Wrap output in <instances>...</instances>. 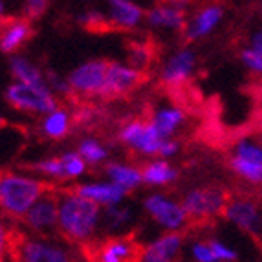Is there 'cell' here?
I'll use <instances>...</instances> for the list:
<instances>
[{"label":"cell","mask_w":262,"mask_h":262,"mask_svg":"<svg viewBox=\"0 0 262 262\" xmlns=\"http://www.w3.org/2000/svg\"><path fill=\"white\" fill-rule=\"evenodd\" d=\"M229 167L233 169L236 176H241L242 180L249 182L253 185H262V165L255 162H248V160H242V158L231 156L229 160Z\"/></svg>","instance_id":"27"},{"label":"cell","mask_w":262,"mask_h":262,"mask_svg":"<svg viewBox=\"0 0 262 262\" xmlns=\"http://www.w3.org/2000/svg\"><path fill=\"white\" fill-rule=\"evenodd\" d=\"M9 255H11V253H9ZM4 262H20V260H18V258L15 257V255H11L9 258H4Z\"/></svg>","instance_id":"40"},{"label":"cell","mask_w":262,"mask_h":262,"mask_svg":"<svg viewBox=\"0 0 262 262\" xmlns=\"http://www.w3.org/2000/svg\"><path fill=\"white\" fill-rule=\"evenodd\" d=\"M224 18V6L222 4H207L200 8L196 13L192 15L191 20L187 22V28L184 30V39L192 42V40L204 39L209 33H213L214 28L219 26Z\"/></svg>","instance_id":"15"},{"label":"cell","mask_w":262,"mask_h":262,"mask_svg":"<svg viewBox=\"0 0 262 262\" xmlns=\"http://www.w3.org/2000/svg\"><path fill=\"white\" fill-rule=\"evenodd\" d=\"M260 9H262V4H260Z\"/></svg>","instance_id":"41"},{"label":"cell","mask_w":262,"mask_h":262,"mask_svg":"<svg viewBox=\"0 0 262 262\" xmlns=\"http://www.w3.org/2000/svg\"><path fill=\"white\" fill-rule=\"evenodd\" d=\"M52 0H24V17L28 20H37L42 17L50 8Z\"/></svg>","instance_id":"34"},{"label":"cell","mask_w":262,"mask_h":262,"mask_svg":"<svg viewBox=\"0 0 262 262\" xmlns=\"http://www.w3.org/2000/svg\"><path fill=\"white\" fill-rule=\"evenodd\" d=\"M180 150V143L176 140H172V138H169V140L163 141L162 145V150H160V158L162 160H167V158H172L176 156Z\"/></svg>","instance_id":"37"},{"label":"cell","mask_w":262,"mask_h":262,"mask_svg":"<svg viewBox=\"0 0 262 262\" xmlns=\"http://www.w3.org/2000/svg\"><path fill=\"white\" fill-rule=\"evenodd\" d=\"M6 101L11 108L26 114H46L53 112L59 106V97L50 86H33V84L13 83L6 88Z\"/></svg>","instance_id":"4"},{"label":"cell","mask_w":262,"mask_h":262,"mask_svg":"<svg viewBox=\"0 0 262 262\" xmlns=\"http://www.w3.org/2000/svg\"><path fill=\"white\" fill-rule=\"evenodd\" d=\"M48 182L13 170H4L0 178V206L11 219H24L31 206L48 191Z\"/></svg>","instance_id":"2"},{"label":"cell","mask_w":262,"mask_h":262,"mask_svg":"<svg viewBox=\"0 0 262 262\" xmlns=\"http://www.w3.org/2000/svg\"><path fill=\"white\" fill-rule=\"evenodd\" d=\"M9 70H11V75L17 83L33 84V86H48V81H46V75L42 74V70L31 61H28L26 57H9Z\"/></svg>","instance_id":"23"},{"label":"cell","mask_w":262,"mask_h":262,"mask_svg":"<svg viewBox=\"0 0 262 262\" xmlns=\"http://www.w3.org/2000/svg\"><path fill=\"white\" fill-rule=\"evenodd\" d=\"M35 30L31 20L26 17H11L2 22V35H0V50L6 55H13L33 37Z\"/></svg>","instance_id":"16"},{"label":"cell","mask_w":262,"mask_h":262,"mask_svg":"<svg viewBox=\"0 0 262 262\" xmlns=\"http://www.w3.org/2000/svg\"><path fill=\"white\" fill-rule=\"evenodd\" d=\"M2 235H6L11 241L4 253L9 251L20 262H75L68 253V249L46 236L20 235L17 231L9 233L6 227L2 229Z\"/></svg>","instance_id":"3"},{"label":"cell","mask_w":262,"mask_h":262,"mask_svg":"<svg viewBox=\"0 0 262 262\" xmlns=\"http://www.w3.org/2000/svg\"><path fill=\"white\" fill-rule=\"evenodd\" d=\"M77 152L84 158V162L90 167H99L108 158V150L97 138H83L79 141Z\"/></svg>","instance_id":"26"},{"label":"cell","mask_w":262,"mask_h":262,"mask_svg":"<svg viewBox=\"0 0 262 262\" xmlns=\"http://www.w3.org/2000/svg\"><path fill=\"white\" fill-rule=\"evenodd\" d=\"M211 249H213L214 257H216V262H235L238 258V253L231 246L224 244L222 241H216V238H209Z\"/></svg>","instance_id":"33"},{"label":"cell","mask_w":262,"mask_h":262,"mask_svg":"<svg viewBox=\"0 0 262 262\" xmlns=\"http://www.w3.org/2000/svg\"><path fill=\"white\" fill-rule=\"evenodd\" d=\"M224 216L238 229L262 241V207L251 198H229Z\"/></svg>","instance_id":"12"},{"label":"cell","mask_w":262,"mask_h":262,"mask_svg":"<svg viewBox=\"0 0 262 262\" xmlns=\"http://www.w3.org/2000/svg\"><path fill=\"white\" fill-rule=\"evenodd\" d=\"M143 172V184L150 187H165L178 178V170L170 165L167 160H152L141 167Z\"/></svg>","instance_id":"24"},{"label":"cell","mask_w":262,"mask_h":262,"mask_svg":"<svg viewBox=\"0 0 262 262\" xmlns=\"http://www.w3.org/2000/svg\"><path fill=\"white\" fill-rule=\"evenodd\" d=\"M46 81H48V86L52 88V92L55 94L57 97H66V99H77L74 94V90H72L70 86V81H68V77H61V75L53 74V72H50V74H46Z\"/></svg>","instance_id":"32"},{"label":"cell","mask_w":262,"mask_h":262,"mask_svg":"<svg viewBox=\"0 0 262 262\" xmlns=\"http://www.w3.org/2000/svg\"><path fill=\"white\" fill-rule=\"evenodd\" d=\"M30 169L37 174H42L46 178L53 180H68L66 178V169H64V160L61 156H52L46 160H39V162L31 163Z\"/></svg>","instance_id":"29"},{"label":"cell","mask_w":262,"mask_h":262,"mask_svg":"<svg viewBox=\"0 0 262 262\" xmlns=\"http://www.w3.org/2000/svg\"><path fill=\"white\" fill-rule=\"evenodd\" d=\"M191 257L194 262H216L209 241H198L191 246Z\"/></svg>","instance_id":"35"},{"label":"cell","mask_w":262,"mask_h":262,"mask_svg":"<svg viewBox=\"0 0 262 262\" xmlns=\"http://www.w3.org/2000/svg\"><path fill=\"white\" fill-rule=\"evenodd\" d=\"M118 140L121 141L127 149L140 156H160L162 145L165 141L158 128L152 125L150 119H128L119 127Z\"/></svg>","instance_id":"5"},{"label":"cell","mask_w":262,"mask_h":262,"mask_svg":"<svg viewBox=\"0 0 262 262\" xmlns=\"http://www.w3.org/2000/svg\"><path fill=\"white\" fill-rule=\"evenodd\" d=\"M147 81V72L136 70L134 66L123 64V62H108L106 70L105 86L101 92L99 99L103 101H116L130 96L134 90L141 86Z\"/></svg>","instance_id":"7"},{"label":"cell","mask_w":262,"mask_h":262,"mask_svg":"<svg viewBox=\"0 0 262 262\" xmlns=\"http://www.w3.org/2000/svg\"><path fill=\"white\" fill-rule=\"evenodd\" d=\"M143 248L130 236H112L94 248V262H141Z\"/></svg>","instance_id":"13"},{"label":"cell","mask_w":262,"mask_h":262,"mask_svg":"<svg viewBox=\"0 0 262 262\" xmlns=\"http://www.w3.org/2000/svg\"><path fill=\"white\" fill-rule=\"evenodd\" d=\"M103 220V211L96 202L81 196L75 189L61 191L59 194V229L68 242L86 244L94 236L99 222Z\"/></svg>","instance_id":"1"},{"label":"cell","mask_w":262,"mask_h":262,"mask_svg":"<svg viewBox=\"0 0 262 262\" xmlns=\"http://www.w3.org/2000/svg\"><path fill=\"white\" fill-rule=\"evenodd\" d=\"M241 59L244 62V66L248 68L251 74L262 75V55L258 52H255L253 48H246L241 52Z\"/></svg>","instance_id":"36"},{"label":"cell","mask_w":262,"mask_h":262,"mask_svg":"<svg viewBox=\"0 0 262 262\" xmlns=\"http://www.w3.org/2000/svg\"><path fill=\"white\" fill-rule=\"evenodd\" d=\"M105 222L106 226L110 227V229H119V227H123L125 224L130 222L132 219V213L128 207H123V206H114V207H106L105 211Z\"/></svg>","instance_id":"31"},{"label":"cell","mask_w":262,"mask_h":262,"mask_svg":"<svg viewBox=\"0 0 262 262\" xmlns=\"http://www.w3.org/2000/svg\"><path fill=\"white\" fill-rule=\"evenodd\" d=\"M229 194L222 187L206 185V187H194L185 192L182 206L187 211L189 219L192 220H211L219 214H224Z\"/></svg>","instance_id":"6"},{"label":"cell","mask_w":262,"mask_h":262,"mask_svg":"<svg viewBox=\"0 0 262 262\" xmlns=\"http://www.w3.org/2000/svg\"><path fill=\"white\" fill-rule=\"evenodd\" d=\"M77 22L83 30L92 31V33H105V31L114 30L112 24H110L108 15L101 13V11H96V9H88V11L79 13Z\"/></svg>","instance_id":"28"},{"label":"cell","mask_w":262,"mask_h":262,"mask_svg":"<svg viewBox=\"0 0 262 262\" xmlns=\"http://www.w3.org/2000/svg\"><path fill=\"white\" fill-rule=\"evenodd\" d=\"M128 52V64L134 66L136 70L147 72L149 74L150 64L156 59V48L152 42H143V40H130L127 44Z\"/></svg>","instance_id":"25"},{"label":"cell","mask_w":262,"mask_h":262,"mask_svg":"<svg viewBox=\"0 0 262 262\" xmlns=\"http://www.w3.org/2000/svg\"><path fill=\"white\" fill-rule=\"evenodd\" d=\"M251 48L262 55V31H258V33L253 35V39H251Z\"/></svg>","instance_id":"38"},{"label":"cell","mask_w":262,"mask_h":262,"mask_svg":"<svg viewBox=\"0 0 262 262\" xmlns=\"http://www.w3.org/2000/svg\"><path fill=\"white\" fill-rule=\"evenodd\" d=\"M72 123H74V114L68 112L62 106H57L53 112L46 114L40 121V134L52 141L62 140L70 134Z\"/></svg>","instance_id":"21"},{"label":"cell","mask_w":262,"mask_h":262,"mask_svg":"<svg viewBox=\"0 0 262 262\" xmlns=\"http://www.w3.org/2000/svg\"><path fill=\"white\" fill-rule=\"evenodd\" d=\"M150 28L158 30H174L184 31L187 28V13L182 2H163L154 8H150L145 15Z\"/></svg>","instance_id":"14"},{"label":"cell","mask_w":262,"mask_h":262,"mask_svg":"<svg viewBox=\"0 0 262 262\" xmlns=\"http://www.w3.org/2000/svg\"><path fill=\"white\" fill-rule=\"evenodd\" d=\"M143 207L158 226H162L170 233H180V229H184L191 220L185 207L182 206V202L172 200L162 192L149 194L143 200Z\"/></svg>","instance_id":"9"},{"label":"cell","mask_w":262,"mask_h":262,"mask_svg":"<svg viewBox=\"0 0 262 262\" xmlns=\"http://www.w3.org/2000/svg\"><path fill=\"white\" fill-rule=\"evenodd\" d=\"M105 174L108 176V182H114L125 191H134L143 184V172L136 165L121 162H110L105 165Z\"/></svg>","instance_id":"22"},{"label":"cell","mask_w":262,"mask_h":262,"mask_svg":"<svg viewBox=\"0 0 262 262\" xmlns=\"http://www.w3.org/2000/svg\"><path fill=\"white\" fill-rule=\"evenodd\" d=\"M253 90H255V96H257L258 99H262V79L253 84Z\"/></svg>","instance_id":"39"},{"label":"cell","mask_w":262,"mask_h":262,"mask_svg":"<svg viewBox=\"0 0 262 262\" xmlns=\"http://www.w3.org/2000/svg\"><path fill=\"white\" fill-rule=\"evenodd\" d=\"M233 156L262 165V143L251 140V138H241L233 145Z\"/></svg>","instance_id":"30"},{"label":"cell","mask_w":262,"mask_h":262,"mask_svg":"<svg viewBox=\"0 0 262 262\" xmlns=\"http://www.w3.org/2000/svg\"><path fill=\"white\" fill-rule=\"evenodd\" d=\"M185 118H187V114L180 105H167L154 110L149 119L152 121L154 127L158 128V132L165 140H169V138H172L182 128V125L185 123Z\"/></svg>","instance_id":"20"},{"label":"cell","mask_w":262,"mask_h":262,"mask_svg":"<svg viewBox=\"0 0 262 262\" xmlns=\"http://www.w3.org/2000/svg\"><path fill=\"white\" fill-rule=\"evenodd\" d=\"M75 191L81 196L88 198V200L96 202L101 207H114L121 206L123 198L127 194L125 189L116 185L114 182H88V184H81L75 187Z\"/></svg>","instance_id":"18"},{"label":"cell","mask_w":262,"mask_h":262,"mask_svg":"<svg viewBox=\"0 0 262 262\" xmlns=\"http://www.w3.org/2000/svg\"><path fill=\"white\" fill-rule=\"evenodd\" d=\"M108 62L105 59H92L70 72L68 81L74 90L75 97H99L105 86L106 70H108Z\"/></svg>","instance_id":"11"},{"label":"cell","mask_w":262,"mask_h":262,"mask_svg":"<svg viewBox=\"0 0 262 262\" xmlns=\"http://www.w3.org/2000/svg\"><path fill=\"white\" fill-rule=\"evenodd\" d=\"M106 2V15L110 18L114 30H134L141 24L143 17V9L132 0H105Z\"/></svg>","instance_id":"17"},{"label":"cell","mask_w":262,"mask_h":262,"mask_svg":"<svg viewBox=\"0 0 262 262\" xmlns=\"http://www.w3.org/2000/svg\"><path fill=\"white\" fill-rule=\"evenodd\" d=\"M184 244V236L180 233L167 231L160 238L150 242L143 249L141 262H176Z\"/></svg>","instance_id":"19"},{"label":"cell","mask_w":262,"mask_h":262,"mask_svg":"<svg viewBox=\"0 0 262 262\" xmlns=\"http://www.w3.org/2000/svg\"><path fill=\"white\" fill-rule=\"evenodd\" d=\"M196 57L194 52L189 48H182L169 57V61L163 64L160 72V83L167 88L172 96H180L187 90V84L194 74Z\"/></svg>","instance_id":"10"},{"label":"cell","mask_w":262,"mask_h":262,"mask_svg":"<svg viewBox=\"0 0 262 262\" xmlns=\"http://www.w3.org/2000/svg\"><path fill=\"white\" fill-rule=\"evenodd\" d=\"M59 194L61 191L50 187L24 214L22 222L31 233L46 236L59 229Z\"/></svg>","instance_id":"8"}]
</instances>
